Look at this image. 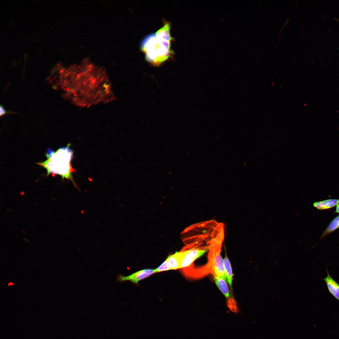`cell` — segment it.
<instances>
[{"instance_id":"cell-6","label":"cell","mask_w":339,"mask_h":339,"mask_svg":"<svg viewBox=\"0 0 339 339\" xmlns=\"http://www.w3.org/2000/svg\"><path fill=\"white\" fill-rule=\"evenodd\" d=\"M326 272L327 276L322 279L326 283L330 293L339 301V284L332 278L327 269Z\"/></svg>"},{"instance_id":"cell-2","label":"cell","mask_w":339,"mask_h":339,"mask_svg":"<svg viewBox=\"0 0 339 339\" xmlns=\"http://www.w3.org/2000/svg\"><path fill=\"white\" fill-rule=\"evenodd\" d=\"M224 234V229H222L209 241L208 261L203 270L206 273L207 271L212 274L213 276L226 281L223 260L221 254Z\"/></svg>"},{"instance_id":"cell-9","label":"cell","mask_w":339,"mask_h":339,"mask_svg":"<svg viewBox=\"0 0 339 339\" xmlns=\"http://www.w3.org/2000/svg\"><path fill=\"white\" fill-rule=\"evenodd\" d=\"M339 199H330L314 202L313 206L319 210H323L331 208L336 206Z\"/></svg>"},{"instance_id":"cell-15","label":"cell","mask_w":339,"mask_h":339,"mask_svg":"<svg viewBox=\"0 0 339 339\" xmlns=\"http://www.w3.org/2000/svg\"><path fill=\"white\" fill-rule=\"evenodd\" d=\"M11 285H13V283L10 282V283H9V284H8V285H9V286Z\"/></svg>"},{"instance_id":"cell-1","label":"cell","mask_w":339,"mask_h":339,"mask_svg":"<svg viewBox=\"0 0 339 339\" xmlns=\"http://www.w3.org/2000/svg\"><path fill=\"white\" fill-rule=\"evenodd\" d=\"M70 144L66 147L59 148L56 151L48 149L46 155L47 159L38 164L46 168L47 175H58L62 178L72 180V173L73 170L71 162L73 157V152L69 148Z\"/></svg>"},{"instance_id":"cell-5","label":"cell","mask_w":339,"mask_h":339,"mask_svg":"<svg viewBox=\"0 0 339 339\" xmlns=\"http://www.w3.org/2000/svg\"><path fill=\"white\" fill-rule=\"evenodd\" d=\"M170 28V23L165 21L163 26L155 34L157 39L161 42L171 44L173 38L171 35Z\"/></svg>"},{"instance_id":"cell-7","label":"cell","mask_w":339,"mask_h":339,"mask_svg":"<svg viewBox=\"0 0 339 339\" xmlns=\"http://www.w3.org/2000/svg\"><path fill=\"white\" fill-rule=\"evenodd\" d=\"M214 280L217 287L227 299V305L235 302L232 299L226 281L224 279L214 276Z\"/></svg>"},{"instance_id":"cell-14","label":"cell","mask_w":339,"mask_h":339,"mask_svg":"<svg viewBox=\"0 0 339 339\" xmlns=\"http://www.w3.org/2000/svg\"><path fill=\"white\" fill-rule=\"evenodd\" d=\"M335 212L339 213V199L338 203L336 206V207Z\"/></svg>"},{"instance_id":"cell-11","label":"cell","mask_w":339,"mask_h":339,"mask_svg":"<svg viewBox=\"0 0 339 339\" xmlns=\"http://www.w3.org/2000/svg\"><path fill=\"white\" fill-rule=\"evenodd\" d=\"M223 260L224 269L227 279L229 286L232 287V283L233 273L230 262L227 256H225Z\"/></svg>"},{"instance_id":"cell-8","label":"cell","mask_w":339,"mask_h":339,"mask_svg":"<svg viewBox=\"0 0 339 339\" xmlns=\"http://www.w3.org/2000/svg\"><path fill=\"white\" fill-rule=\"evenodd\" d=\"M182 256L183 252L182 251L176 252L168 257L166 259L171 269L176 270L180 268Z\"/></svg>"},{"instance_id":"cell-10","label":"cell","mask_w":339,"mask_h":339,"mask_svg":"<svg viewBox=\"0 0 339 339\" xmlns=\"http://www.w3.org/2000/svg\"><path fill=\"white\" fill-rule=\"evenodd\" d=\"M339 228V215L334 218L328 224L321 235L322 239Z\"/></svg>"},{"instance_id":"cell-12","label":"cell","mask_w":339,"mask_h":339,"mask_svg":"<svg viewBox=\"0 0 339 339\" xmlns=\"http://www.w3.org/2000/svg\"><path fill=\"white\" fill-rule=\"evenodd\" d=\"M171 270L167 259L157 268L155 269L156 273Z\"/></svg>"},{"instance_id":"cell-3","label":"cell","mask_w":339,"mask_h":339,"mask_svg":"<svg viewBox=\"0 0 339 339\" xmlns=\"http://www.w3.org/2000/svg\"><path fill=\"white\" fill-rule=\"evenodd\" d=\"M141 50L146 60L154 66H159L171 57L173 54L171 44L161 42L155 34L148 35L143 40Z\"/></svg>"},{"instance_id":"cell-4","label":"cell","mask_w":339,"mask_h":339,"mask_svg":"<svg viewBox=\"0 0 339 339\" xmlns=\"http://www.w3.org/2000/svg\"><path fill=\"white\" fill-rule=\"evenodd\" d=\"M155 273V269H144L127 276L118 275L117 276V280L118 281L121 282L129 281L135 284H137L140 281Z\"/></svg>"},{"instance_id":"cell-13","label":"cell","mask_w":339,"mask_h":339,"mask_svg":"<svg viewBox=\"0 0 339 339\" xmlns=\"http://www.w3.org/2000/svg\"><path fill=\"white\" fill-rule=\"evenodd\" d=\"M0 116H3V115H5V114H6L7 113V112L4 109V108L3 107L2 105H0Z\"/></svg>"}]
</instances>
